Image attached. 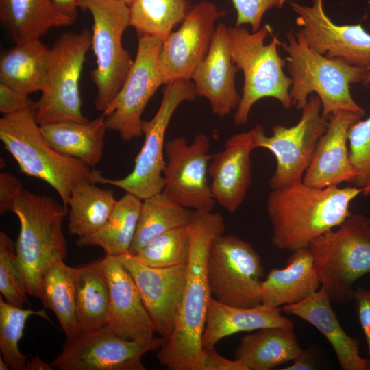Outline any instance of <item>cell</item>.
Listing matches in <instances>:
<instances>
[{"label":"cell","instance_id":"cell-1","mask_svg":"<svg viewBox=\"0 0 370 370\" xmlns=\"http://www.w3.org/2000/svg\"><path fill=\"white\" fill-rule=\"evenodd\" d=\"M190 250L182 299L174 330L157 351L159 362L171 370H199L204 350L201 337L210 299L208 258L214 238L224 233L219 213L193 210L186 226Z\"/></svg>","mask_w":370,"mask_h":370},{"label":"cell","instance_id":"cell-2","mask_svg":"<svg viewBox=\"0 0 370 370\" xmlns=\"http://www.w3.org/2000/svg\"><path fill=\"white\" fill-rule=\"evenodd\" d=\"M362 188H316L303 182L272 190L266 203L271 242L291 252L308 248L317 238L340 225L351 214L350 204Z\"/></svg>","mask_w":370,"mask_h":370},{"label":"cell","instance_id":"cell-3","mask_svg":"<svg viewBox=\"0 0 370 370\" xmlns=\"http://www.w3.org/2000/svg\"><path fill=\"white\" fill-rule=\"evenodd\" d=\"M280 45L288 54L293 106L301 110L310 95L315 94L320 99L323 115L328 118L343 110L365 114L351 95L350 85L362 82L367 70L316 52L307 45L299 30L289 32L286 42H280Z\"/></svg>","mask_w":370,"mask_h":370},{"label":"cell","instance_id":"cell-4","mask_svg":"<svg viewBox=\"0 0 370 370\" xmlns=\"http://www.w3.org/2000/svg\"><path fill=\"white\" fill-rule=\"evenodd\" d=\"M0 139L22 173L45 181L68 209L73 187L79 182L101 183L99 171L55 150L42 134L34 114L21 112L0 119Z\"/></svg>","mask_w":370,"mask_h":370},{"label":"cell","instance_id":"cell-5","mask_svg":"<svg viewBox=\"0 0 370 370\" xmlns=\"http://www.w3.org/2000/svg\"><path fill=\"white\" fill-rule=\"evenodd\" d=\"M12 212L20 223L16 250L26 290L28 295L40 299L43 273L66 257L62 225L69 210L48 195L23 190Z\"/></svg>","mask_w":370,"mask_h":370},{"label":"cell","instance_id":"cell-6","mask_svg":"<svg viewBox=\"0 0 370 370\" xmlns=\"http://www.w3.org/2000/svg\"><path fill=\"white\" fill-rule=\"evenodd\" d=\"M228 37L232 60L243 73L242 96L234 114L236 125L248 121L253 106L260 99L271 97L278 100L285 109L291 108L290 88L291 78L283 67L286 60L280 56V41L273 30L265 25L255 32L242 26L228 27Z\"/></svg>","mask_w":370,"mask_h":370},{"label":"cell","instance_id":"cell-7","mask_svg":"<svg viewBox=\"0 0 370 370\" xmlns=\"http://www.w3.org/2000/svg\"><path fill=\"white\" fill-rule=\"evenodd\" d=\"M322 288L332 303L354 300V284L370 273V219L352 214L310 245Z\"/></svg>","mask_w":370,"mask_h":370},{"label":"cell","instance_id":"cell-8","mask_svg":"<svg viewBox=\"0 0 370 370\" xmlns=\"http://www.w3.org/2000/svg\"><path fill=\"white\" fill-rule=\"evenodd\" d=\"M78 7L93 20L92 47L96 67L91 71L97 88L95 106L103 112L123 86L134 60L122 45L130 26V7L119 0H79Z\"/></svg>","mask_w":370,"mask_h":370},{"label":"cell","instance_id":"cell-9","mask_svg":"<svg viewBox=\"0 0 370 370\" xmlns=\"http://www.w3.org/2000/svg\"><path fill=\"white\" fill-rule=\"evenodd\" d=\"M92 46V32L62 34L50 48L46 84L36 101L39 125L62 121H88L82 112L79 82L86 56Z\"/></svg>","mask_w":370,"mask_h":370},{"label":"cell","instance_id":"cell-10","mask_svg":"<svg viewBox=\"0 0 370 370\" xmlns=\"http://www.w3.org/2000/svg\"><path fill=\"white\" fill-rule=\"evenodd\" d=\"M160 106L153 118L143 121V146L134 160L132 171L121 179L103 178L101 183L123 189L140 199L162 191L166 164L164 138L177 108L185 101H194L197 92L191 79H182L165 84Z\"/></svg>","mask_w":370,"mask_h":370},{"label":"cell","instance_id":"cell-11","mask_svg":"<svg viewBox=\"0 0 370 370\" xmlns=\"http://www.w3.org/2000/svg\"><path fill=\"white\" fill-rule=\"evenodd\" d=\"M263 275L260 256L249 242L224 233L214 238L208 258V278L214 298L231 306H258Z\"/></svg>","mask_w":370,"mask_h":370},{"label":"cell","instance_id":"cell-12","mask_svg":"<svg viewBox=\"0 0 370 370\" xmlns=\"http://www.w3.org/2000/svg\"><path fill=\"white\" fill-rule=\"evenodd\" d=\"M301 110L296 125L290 127L275 125L270 136L263 130L258 136L257 148L268 149L276 160L275 170L269 181L272 190L303 182L317 143L327 128L329 118L323 115L317 95H310Z\"/></svg>","mask_w":370,"mask_h":370},{"label":"cell","instance_id":"cell-13","mask_svg":"<svg viewBox=\"0 0 370 370\" xmlns=\"http://www.w3.org/2000/svg\"><path fill=\"white\" fill-rule=\"evenodd\" d=\"M164 38L138 35L133 65L119 91L102 114L108 130L119 133L122 140L143 135V111L158 88L164 84L158 66Z\"/></svg>","mask_w":370,"mask_h":370},{"label":"cell","instance_id":"cell-14","mask_svg":"<svg viewBox=\"0 0 370 370\" xmlns=\"http://www.w3.org/2000/svg\"><path fill=\"white\" fill-rule=\"evenodd\" d=\"M164 342L162 336L147 341L123 339L105 325L66 338L50 363L60 370H146L143 356L158 351Z\"/></svg>","mask_w":370,"mask_h":370},{"label":"cell","instance_id":"cell-15","mask_svg":"<svg viewBox=\"0 0 370 370\" xmlns=\"http://www.w3.org/2000/svg\"><path fill=\"white\" fill-rule=\"evenodd\" d=\"M210 149V140L204 134L196 135L190 144L184 136L167 141L162 193L194 211L212 212L217 203L208 180Z\"/></svg>","mask_w":370,"mask_h":370},{"label":"cell","instance_id":"cell-16","mask_svg":"<svg viewBox=\"0 0 370 370\" xmlns=\"http://www.w3.org/2000/svg\"><path fill=\"white\" fill-rule=\"evenodd\" d=\"M225 14L207 1L190 8L180 28L164 38L158 66L164 82L191 77L207 56L216 21Z\"/></svg>","mask_w":370,"mask_h":370},{"label":"cell","instance_id":"cell-17","mask_svg":"<svg viewBox=\"0 0 370 370\" xmlns=\"http://www.w3.org/2000/svg\"><path fill=\"white\" fill-rule=\"evenodd\" d=\"M312 5L290 1L297 14L296 23L307 45L330 58H341L348 64L370 70V34L361 25H337L326 14L323 0H312Z\"/></svg>","mask_w":370,"mask_h":370},{"label":"cell","instance_id":"cell-18","mask_svg":"<svg viewBox=\"0 0 370 370\" xmlns=\"http://www.w3.org/2000/svg\"><path fill=\"white\" fill-rule=\"evenodd\" d=\"M119 256L136 284L156 332L168 338L174 330L182 299L186 264L153 267L139 262L129 253Z\"/></svg>","mask_w":370,"mask_h":370},{"label":"cell","instance_id":"cell-19","mask_svg":"<svg viewBox=\"0 0 370 370\" xmlns=\"http://www.w3.org/2000/svg\"><path fill=\"white\" fill-rule=\"evenodd\" d=\"M264 128L257 124L228 138L222 150L212 154L208 176L217 204L234 213L243 203L251 183V154Z\"/></svg>","mask_w":370,"mask_h":370},{"label":"cell","instance_id":"cell-20","mask_svg":"<svg viewBox=\"0 0 370 370\" xmlns=\"http://www.w3.org/2000/svg\"><path fill=\"white\" fill-rule=\"evenodd\" d=\"M110 290V312L107 325L119 337L137 341L153 338L152 320L143 302L136 284L119 256H105L99 260Z\"/></svg>","mask_w":370,"mask_h":370},{"label":"cell","instance_id":"cell-21","mask_svg":"<svg viewBox=\"0 0 370 370\" xmlns=\"http://www.w3.org/2000/svg\"><path fill=\"white\" fill-rule=\"evenodd\" d=\"M364 114L338 111L328 119L327 128L319 139L303 182L316 188L353 183L356 177L349 153L350 127Z\"/></svg>","mask_w":370,"mask_h":370},{"label":"cell","instance_id":"cell-22","mask_svg":"<svg viewBox=\"0 0 370 370\" xmlns=\"http://www.w3.org/2000/svg\"><path fill=\"white\" fill-rule=\"evenodd\" d=\"M238 69L230 53L228 27L220 23L207 56L191 77L197 95L206 98L212 112L220 118L236 110L240 101L235 85Z\"/></svg>","mask_w":370,"mask_h":370},{"label":"cell","instance_id":"cell-23","mask_svg":"<svg viewBox=\"0 0 370 370\" xmlns=\"http://www.w3.org/2000/svg\"><path fill=\"white\" fill-rule=\"evenodd\" d=\"M285 313L309 323L330 343L343 370H369L368 360L359 352V341L343 330L326 292L320 288L306 299L282 307Z\"/></svg>","mask_w":370,"mask_h":370},{"label":"cell","instance_id":"cell-24","mask_svg":"<svg viewBox=\"0 0 370 370\" xmlns=\"http://www.w3.org/2000/svg\"><path fill=\"white\" fill-rule=\"evenodd\" d=\"M282 311V308L262 304L251 308L231 306L212 297L201 337L202 347L214 348L222 338L241 332H250L269 327L293 328V321Z\"/></svg>","mask_w":370,"mask_h":370},{"label":"cell","instance_id":"cell-25","mask_svg":"<svg viewBox=\"0 0 370 370\" xmlns=\"http://www.w3.org/2000/svg\"><path fill=\"white\" fill-rule=\"evenodd\" d=\"M286 263L284 268L271 269L262 280V304L282 308L299 303L320 288L321 283L309 248L291 252Z\"/></svg>","mask_w":370,"mask_h":370},{"label":"cell","instance_id":"cell-26","mask_svg":"<svg viewBox=\"0 0 370 370\" xmlns=\"http://www.w3.org/2000/svg\"><path fill=\"white\" fill-rule=\"evenodd\" d=\"M293 328L269 327L245 335L235 360L247 370H271L293 361L301 353Z\"/></svg>","mask_w":370,"mask_h":370},{"label":"cell","instance_id":"cell-27","mask_svg":"<svg viewBox=\"0 0 370 370\" xmlns=\"http://www.w3.org/2000/svg\"><path fill=\"white\" fill-rule=\"evenodd\" d=\"M49 56L50 48L40 38L15 43L1 55L0 83L27 95L42 92Z\"/></svg>","mask_w":370,"mask_h":370},{"label":"cell","instance_id":"cell-28","mask_svg":"<svg viewBox=\"0 0 370 370\" xmlns=\"http://www.w3.org/2000/svg\"><path fill=\"white\" fill-rule=\"evenodd\" d=\"M40 127L46 140L60 153L80 160L92 168L101 160L108 130L103 114L92 121H62Z\"/></svg>","mask_w":370,"mask_h":370},{"label":"cell","instance_id":"cell-29","mask_svg":"<svg viewBox=\"0 0 370 370\" xmlns=\"http://www.w3.org/2000/svg\"><path fill=\"white\" fill-rule=\"evenodd\" d=\"M0 21L15 43L40 38L51 28L75 22L52 0H0Z\"/></svg>","mask_w":370,"mask_h":370},{"label":"cell","instance_id":"cell-30","mask_svg":"<svg viewBox=\"0 0 370 370\" xmlns=\"http://www.w3.org/2000/svg\"><path fill=\"white\" fill-rule=\"evenodd\" d=\"M41 297L45 308L53 311L66 338L79 334L77 319V267L64 260L51 264L43 273Z\"/></svg>","mask_w":370,"mask_h":370},{"label":"cell","instance_id":"cell-31","mask_svg":"<svg viewBox=\"0 0 370 370\" xmlns=\"http://www.w3.org/2000/svg\"><path fill=\"white\" fill-rule=\"evenodd\" d=\"M88 181L77 184L69 202V232L82 238L91 235L106 223L117 200L112 189L101 188Z\"/></svg>","mask_w":370,"mask_h":370},{"label":"cell","instance_id":"cell-32","mask_svg":"<svg viewBox=\"0 0 370 370\" xmlns=\"http://www.w3.org/2000/svg\"><path fill=\"white\" fill-rule=\"evenodd\" d=\"M76 311L79 334L108 323L110 290L106 274L99 260L77 267Z\"/></svg>","mask_w":370,"mask_h":370},{"label":"cell","instance_id":"cell-33","mask_svg":"<svg viewBox=\"0 0 370 370\" xmlns=\"http://www.w3.org/2000/svg\"><path fill=\"white\" fill-rule=\"evenodd\" d=\"M142 205V199L126 193L115 205L106 223L98 232L78 238V247H101L105 256L128 254L133 242Z\"/></svg>","mask_w":370,"mask_h":370},{"label":"cell","instance_id":"cell-34","mask_svg":"<svg viewBox=\"0 0 370 370\" xmlns=\"http://www.w3.org/2000/svg\"><path fill=\"white\" fill-rule=\"evenodd\" d=\"M192 212L162 192L143 199L129 254L135 255L153 239L167 231L186 227Z\"/></svg>","mask_w":370,"mask_h":370},{"label":"cell","instance_id":"cell-35","mask_svg":"<svg viewBox=\"0 0 370 370\" xmlns=\"http://www.w3.org/2000/svg\"><path fill=\"white\" fill-rule=\"evenodd\" d=\"M130 7V26L138 35L165 38L190 10L187 0H134Z\"/></svg>","mask_w":370,"mask_h":370},{"label":"cell","instance_id":"cell-36","mask_svg":"<svg viewBox=\"0 0 370 370\" xmlns=\"http://www.w3.org/2000/svg\"><path fill=\"white\" fill-rule=\"evenodd\" d=\"M37 315L49 319L45 310H33L16 306L0 297V350L10 369L25 370L27 356L19 349L23 330L28 318Z\"/></svg>","mask_w":370,"mask_h":370},{"label":"cell","instance_id":"cell-37","mask_svg":"<svg viewBox=\"0 0 370 370\" xmlns=\"http://www.w3.org/2000/svg\"><path fill=\"white\" fill-rule=\"evenodd\" d=\"M189 250V236L186 227H184L157 236L133 256L150 267H169L186 264Z\"/></svg>","mask_w":370,"mask_h":370},{"label":"cell","instance_id":"cell-38","mask_svg":"<svg viewBox=\"0 0 370 370\" xmlns=\"http://www.w3.org/2000/svg\"><path fill=\"white\" fill-rule=\"evenodd\" d=\"M0 292L5 301L23 307L28 295L20 269L16 245L3 232H0Z\"/></svg>","mask_w":370,"mask_h":370},{"label":"cell","instance_id":"cell-39","mask_svg":"<svg viewBox=\"0 0 370 370\" xmlns=\"http://www.w3.org/2000/svg\"><path fill=\"white\" fill-rule=\"evenodd\" d=\"M348 146L349 158L356 172L352 184L362 188L370 180V116L350 127Z\"/></svg>","mask_w":370,"mask_h":370},{"label":"cell","instance_id":"cell-40","mask_svg":"<svg viewBox=\"0 0 370 370\" xmlns=\"http://www.w3.org/2000/svg\"><path fill=\"white\" fill-rule=\"evenodd\" d=\"M236 11V26L251 25V32L259 30L262 17L271 8H282L291 0H231Z\"/></svg>","mask_w":370,"mask_h":370},{"label":"cell","instance_id":"cell-41","mask_svg":"<svg viewBox=\"0 0 370 370\" xmlns=\"http://www.w3.org/2000/svg\"><path fill=\"white\" fill-rule=\"evenodd\" d=\"M36 101L29 95L0 83V112L5 115L36 112Z\"/></svg>","mask_w":370,"mask_h":370},{"label":"cell","instance_id":"cell-42","mask_svg":"<svg viewBox=\"0 0 370 370\" xmlns=\"http://www.w3.org/2000/svg\"><path fill=\"white\" fill-rule=\"evenodd\" d=\"M21 182L10 172L0 173V214L12 211L14 201L23 190Z\"/></svg>","mask_w":370,"mask_h":370},{"label":"cell","instance_id":"cell-43","mask_svg":"<svg viewBox=\"0 0 370 370\" xmlns=\"http://www.w3.org/2000/svg\"><path fill=\"white\" fill-rule=\"evenodd\" d=\"M354 300L356 304L358 318L367 344L370 370V293L369 290L363 288L356 289Z\"/></svg>","mask_w":370,"mask_h":370},{"label":"cell","instance_id":"cell-44","mask_svg":"<svg viewBox=\"0 0 370 370\" xmlns=\"http://www.w3.org/2000/svg\"><path fill=\"white\" fill-rule=\"evenodd\" d=\"M203 360L199 370H247L241 362L224 358L214 348H203Z\"/></svg>","mask_w":370,"mask_h":370},{"label":"cell","instance_id":"cell-45","mask_svg":"<svg viewBox=\"0 0 370 370\" xmlns=\"http://www.w3.org/2000/svg\"><path fill=\"white\" fill-rule=\"evenodd\" d=\"M314 369V360L312 352L309 349L304 350L295 358L291 365L281 368L282 370H310Z\"/></svg>","mask_w":370,"mask_h":370},{"label":"cell","instance_id":"cell-46","mask_svg":"<svg viewBox=\"0 0 370 370\" xmlns=\"http://www.w3.org/2000/svg\"><path fill=\"white\" fill-rule=\"evenodd\" d=\"M57 9L74 21L77 16L79 0H52Z\"/></svg>","mask_w":370,"mask_h":370},{"label":"cell","instance_id":"cell-47","mask_svg":"<svg viewBox=\"0 0 370 370\" xmlns=\"http://www.w3.org/2000/svg\"><path fill=\"white\" fill-rule=\"evenodd\" d=\"M51 363L45 362L38 354L27 360L25 370H53Z\"/></svg>","mask_w":370,"mask_h":370},{"label":"cell","instance_id":"cell-48","mask_svg":"<svg viewBox=\"0 0 370 370\" xmlns=\"http://www.w3.org/2000/svg\"><path fill=\"white\" fill-rule=\"evenodd\" d=\"M362 83L367 88H370V70L367 72Z\"/></svg>","mask_w":370,"mask_h":370},{"label":"cell","instance_id":"cell-49","mask_svg":"<svg viewBox=\"0 0 370 370\" xmlns=\"http://www.w3.org/2000/svg\"><path fill=\"white\" fill-rule=\"evenodd\" d=\"M10 367L2 356L0 357V370H9Z\"/></svg>","mask_w":370,"mask_h":370},{"label":"cell","instance_id":"cell-50","mask_svg":"<svg viewBox=\"0 0 370 370\" xmlns=\"http://www.w3.org/2000/svg\"><path fill=\"white\" fill-rule=\"evenodd\" d=\"M362 193L365 195H370V180L367 183V184L362 187Z\"/></svg>","mask_w":370,"mask_h":370},{"label":"cell","instance_id":"cell-51","mask_svg":"<svg viewBox=\"0 0 370 370\" xmlns=\"http://www.w3.org/2000/svg\"><path fill=\"white\" fill-rule=\"evenodd\" d=\"M119 1L125 3V4L130 6L134 0H119Z\"/></svg>","mask_w":370,"mask_h":370},{"label":"cell","instance_id":"cell-52","mask_svg":"<svg viewBox=\"0 0 370 370\" xmlns=\"http://www.w3.org/2000/svg\"><path fill=\"white\" fill-rule=\"evenodd\" d=\"M369 292L370 293V289H369Z\"/></svg>","mask_w":370,"mask_h":370}]
</instances>
